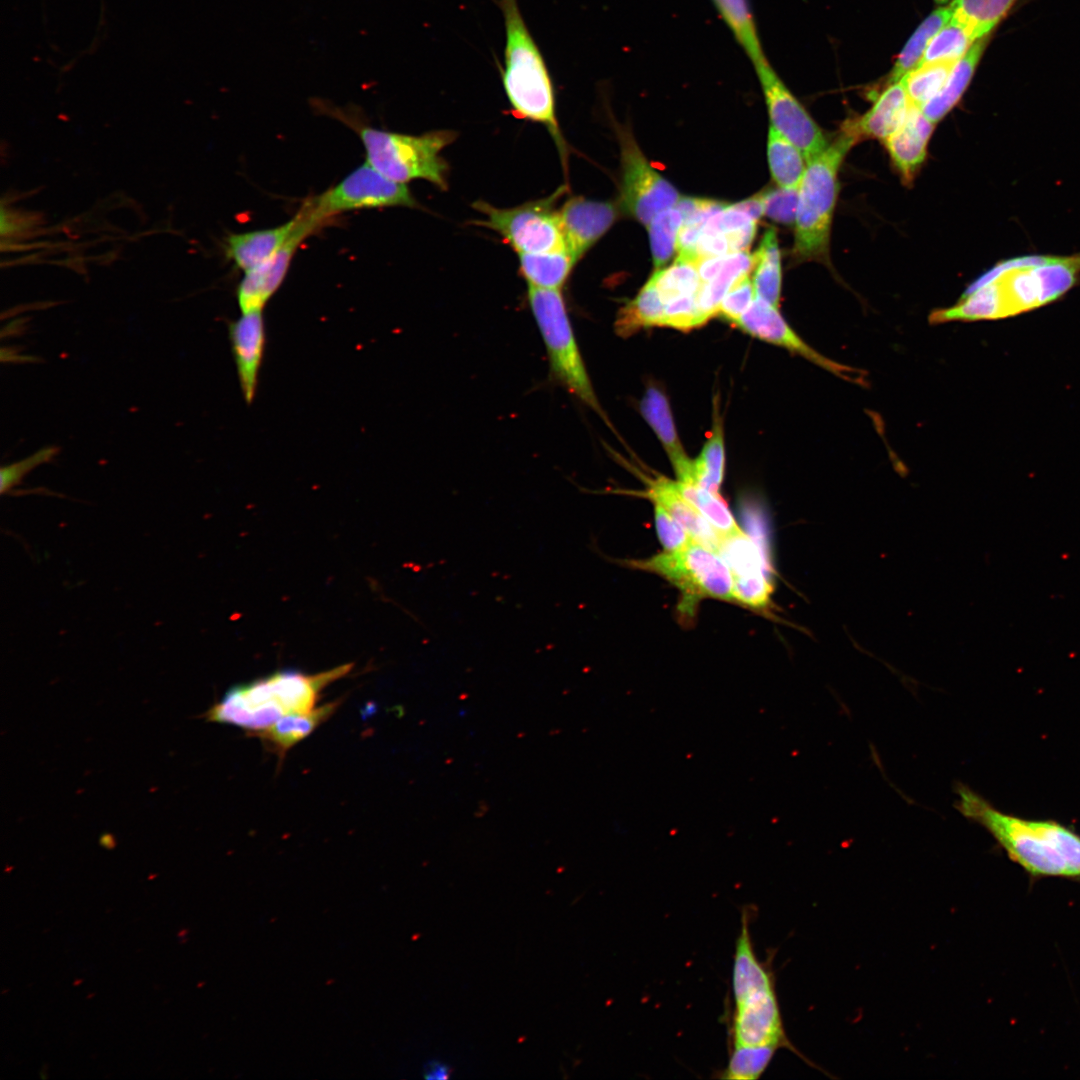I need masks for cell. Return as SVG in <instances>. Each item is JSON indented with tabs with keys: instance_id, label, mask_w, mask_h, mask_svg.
I'll use <instances>...</instances> for the list:
<instances>
[{
	"instance_id": "cell-1",
	"label": "cell",
	"mask_w": 1080,
	"mask_h": 1080,
	"mask_svg": "<svg viewBox=\"0 0 1080 1080\" xmlns=\"http://www.w3.org/2000/svg\"><path fill=\"white\" fill-rule=\"evenodd\" d=\"M1080 280V254L1029 255L997 263L973 281L959 301L937 309L929 322L999 320L1063 297Z\"/></svg>"
},
{
	"instance_id": "cell-2",
	"label": "cell",
	"mask_w": 1080,
	"mask_h": 1080,
	"mask_svg": "<svg viewBox=\"0 0 1080 1080\" xmlns=\"http://www.w3.org/2000/svg\"><path fill=\"white\" fill-rule=\"evenodd\" d=\"M955 806L984 827L1008 858L1033 877L1080 880V835L1051 819L1006 813L969 786L958 783Z\"/></svg>"
},
{
	"instance_id": "cell-3",
	"label": "cell",
	"mask_w": 1080,
	"mask_h": 1080,
	"mask_svg": "<svg viewBox=\"0 0 1080 1080\" xmlns=\"http://www.w3.org/2000/svg\"><path fill=\"white\" fill-rule=\"evenodd\" d=\"M497 5L504 20V63L499 69L508 112L515 118L543 125L565 163L567 147L558 124L554 85L545 58L518 0H497Z\"/></svg>"
},
{
	"instance_id": "cell-4",
	"label": "cell",
	"mask_w": 1080,
	"mask_h": 1080,
	"mask_svg": "<svg viewBox=\"0 0 1080 1080\" xmlns=\"http://www.w3.org/2000/svg\"><path fill=\"white\" fill-rule=\"evenodd\" d=\"M351 667L341 665L313 675L284 670L234 686L206 712V719L261 731L286 715L313 709L321 690Z\"/></svg>"
},
{
	"instance_id": "cell-5",
	"label": "cell",
	"mask_w": 1080,
	"mask_h": 1080,
	"mask_svg": "<svg viewBox=\"0 0 1080 1080\" xmlns=\"http://www.w3.org/2000/svg\"><path fill=\"white\" fill-rule=\"evenodd\" d=\"M858 141L842 130L825 150L806 163L798 188L793 256L830 266V234L837 201L838 174L849 150Z\"/></svg>"
},
{
	"instance_id": "cell-6",
	"label": "cell",
	"mask_w": 1080,
	"mask_h": 1080,
	"mask_svg": "<svg viewBox=\"0 0 1080 1080\" xmlns=\"http://www.w3.org/2000/svg\"><path fill=\"white\" fill-rule=\"evenodd\" d=\"M330 112L356 131L365 148L367 163L386 177L403 184L423 179L439 189H447L448 164L441 151L455 140L456 132L402 134L363 124L339 109Z\"/></svg>"
},
{
	"instance_id": "cell-7",
	"label": "cell",
	"mask_w": 1080,
	"mask_h": 1080,
	"mask_svg": "<svg viewBox=\"0 0 1080 1080\" xmlns=\"http://www.w3.org/2000/svg\"><path fill=\"white\" fill-rule=\"evenodd\" d=\"M527 298L545 344L551 377L609 423L587 373L561 291L528 287Z\"/></svg>"
},
{
	"instance_id": "cell-8",
	"label": "cell",
	"mask_w": 1080,
	"mask_h": 1080,
	"mask_svg": "<svg viewBox=\"0 0 1080 1080\" xmlns=\"http://www.w3.org/2000/svg\"><path fill=\"white\" fill-rule=\"evenodd\" d=\"M629 566L653 572L676 586L681 593L680 611L693 616L703 598L734 600L732 573L721 556L692 541L677 552H663Z\"/></svg>"
},
{
	"instance_id": "cell-9",
	"label": "cell",
	"mask_w": 1080,
	"mask_h": 1080,
	"mask_svg": "<svg viewBox=\"0 0 1080 1080\" xmlns=\"http://www.w3.org/2000/svg\"><path fill=\"white\" fill-rule=\"evenodd\" d=\"M565 191L561 186L546 198L511 208L478 200L472 206L484 218L473 224L497 232L518 254L567 249L556 209L557 200Z\"/></svg>"
},
{
	"instance_id": "cell-10",
	"label": "cell",
	"mask_w": 1080,
	"mask_h": 1080,
	"mask_svg": "<svg viewBox=\"0 0 1080 1080\" xmlns=\"http://www.w3.org/2000/svg\"><path fill=\"white\" fill-rule=\"evenodd\" d=\"M304 205L325 224L330 217L347 211L417 207V202L406 184L386 177L366 162L334 187L306 200Z\"/></svg>"
},
{
	"instance_id": "cell-11",
	"label": "cell",
	"mask_w": 1080,
	"mask_h": 1080,
	"mask_svg": "<svg viewBox=\"0 0 1080 1080\" xmlns=\"http://www.w3.org/2000/svg\"><path fill=\"white\" fill-rule=\"evenodd\" d=\"M620 143L623 210L648 225L659 212L673 207L679 198L676 188L648 162L629 128L616 127Z\"/></svg>"
},
{
	"instance_id": "cell-12",
	"label": "cell",
	"mask_w": 1080,
	"mask_h": 1080,
	"mask_svg": "<svg viewBox=\"0 0 1080 1080\" xmlns=\"http://www.w3.org/2000/svg\"><path fill=\"white\" fill-rule=\"evenodd\" d=\"M754 67L767 105L770 126L797 146L807 163L828 146L824 132L786 87L767 59Z\"/></svg>"
},
{
	"instance_id": "cell-13",
	"label": "cell",
	"mask_w": 1080,
	"mask_h": 1080,
	"mask_svg": "<svg viewBox=\"0 0 1080 1080\" xmlns=\"http://www.w3.org/2000/svg\"><path fill=\"white\" fill-rule=\"evenodd\" d=\"M735 325L745 333L795 353L835 376L856 385L866 386V373L838 363L807 344L786 322L778 307L755 297Z\"/></svg>"
},
{
	"instance_id": "cell-14",
	"label": "cell",
	"mask_w": 1080,
	"mask_h": 1080,
	"mask_svg": "<svg viewBox=\"0 0 1080 1080\" xmlns=\"http://www.w3.org/2000/svg\"><path fill=\"white\" fill-rule=\"evenodd\" d=\"M730 1039L738 1045L785 1046L789 1038L777 999L775 981L733 996Z\"/></svg>"
},
{
	"instance_id": "cell-15",
	"label": "cell",
	"mask_w": 1080,
	"mask_h": 1080,
	"mask_svg": "<svg viewBox=\"0 0 1080 1080\" xmlns=\"http://www.w3.org/2000/svg\"><path fill=\"white\" fill-rule=\"evenodd\" d=\"M295 218V226L286 243L268 261L245 273L237 289L242 313L262 310L285 279L300 244L322 226L303 207Z\"/></svg>"
},
{
	"instance_id": "cell-16",
	"label": "cell",
	"mask_w": 1080,
	"mask_h": 1080,
	"mask_svg": "<svg viewBox=\"0 0 1080 1080\" xmlns=\"http://www.w3.org/2000/svg\"><path fill=\"white\" fill-rule=\"evenodd\" d=\"M717 553L733 577L734 600L755 609H766L772 586L766 576L759 547L740 528L720 536Z\"/></svg>"
},
{
	"instance_id": "cell-17",
	"label": "cell",
	"mask_w": 1080,
	"mask_h": 1080,
	"mask_svg": "<svg viewBox=\"0 0 1080 1080\" xmlns=\"http://www.w3.org/2000/svg\"><path fill=\"white\" fill-rule=\"evenodd\" d=\"M558 216L566 248L578 262L612 226L617 209L611 202L575 196L562 204Z\"/></svg>"
},
{
	"instance_id": "cell-18",
	"label": "cell",
	"mask_w": 1080,
	"mask_h": 1080,
	"mask_svg": "<svg viewBox=\"0 0 1080 1080\" xmlns=\"http://www.w3.org/2000/svg\"><path fill=\"white\" fill-rule=\"evenodd\" d=\"M241 389L250 403L255 395L258 373L265 346L262 310L242 313L229 328Z\"/></svg>"
},
{
	"instance_id": "cell-19",
	"label": "cell",
	"mask_w": 1080,
	"mask_h": 1080,
	"mask_svg": "<svg viewBox=\"0 0 1080 1080\" xmlns=\"http://www.w3.org/2000/svg\"><path fill=\"white\" fill-rule=\"evenodd\" d=\"M911 106L903 83H891L877 96L865 114L847 120L841 129L858 142L867 138L884 141L904 122Z\"/></svg>"
},
{
	"instance_id": "cell-20",
	"label": "cell",
	"mask_w": 1080,
	"mask_h": 1080,
	"mask_svg": "<svg viewBox=\"0 0 1080 1080\" xmlns=\"http://www.w3.org/2000/svg\"><path fill=\"white\" fill-rule=\"evenodd\" d=\"M935 123L911 106L904 122L883 142L897 170L906 182H911L927 155V147Z\"/></svg>"
},
{
	"instance_id": "cell-21",
	"label": "cell",
	"mask_w": 1080,
	"mask_h": 1080,
	"mask_svg": "<svg viewBox=\"0 0 1080 1080\" xmlns=\"http://www.w3.org/2000/svg\"><path fill=\"white\" fill-rule=\"evenodd\" d=\"M644 496L662 506L698 543L717 552L720 536L705 517L679 491L676 481L665 476L645 478Z\"/></svg>"
},
{
	"instance_id": "cell-22",
	"label": "cell",
	"mask_w": 1080,
	"mask_h": 1080,
	"mask_svg": "<svg viewBox=\"0 0 1080 1080\" xmlns=\"http://www.w3.org/2000/svg\"><path fill=\"white\" fill-rule=\"evenodd\" d=\"M640 411L662 443L677 480L696 484L693 460L686 454L678 437L671 408L665 394L657 387H648L640 402Z\"/></svg>"
},
{
	"instance_id": "cell-23",
	"label": "cell",
	"mask_w": 1080,
	"mask_h": 1080,
	"mask_svg": "<svg viewBox=\"0 0 1080 1080\" xmlns=\"http://www.w3.org/2000/svg\"><path fill=\"white\" fill-rule=\"evenodd\" d=\"M296 223L288 222L268 229L230 234L225 240V255L245 273L268 261L288 240Z\"/></svg>"
},
{
	"instance_id": "cell-24",
	"label": "cell",
	"mask_w": 1080,
	"mask_h": 1080,
	"mask_svg": "<svg viewBox=\"0 0 1080 1080\" xmlns=\"http://www.w3.org/2000/svg\"><path fill=\"white\" fill-rule=\"evenodd\" d=\"M990 36L978 39L967 53L953 66L944 86L922 108V112L935 124L959 102L969 86Z\"/></svg>"
},
{
	"instance_id": "cell-25",
	"label": "cell",
	"mask_w": 1080,
	"mask_h": 1080,
	"mask_svg": "<svg viewBox=\"0 0 1080 1080\" xmlns=\"http://www.w3.org/2000/svg\"><path fill=\"white\" fill-rule=\"evenodd\" d=\"M339 705L338 701H333L306 712L286 715L271 726L253 734L269 744L279 755H284L291 747L328 720Z\"/></svg>"
},
{
	"instance_id": "cell-26",
	"label": "cell",
	"mask_w": 1080,
	"mask_h": 1080,
	"mask_svg": "<svg viewBox=\"0 0 1080 1080\" xmlns=\"http://www.w3.org/2000/svg\"><path fill=\"white\" fill-rule=\"evenodd\" d=\"M519 255V271L528 287L560 290L577 261L567 249Z\"/></svg>"
},
{
	"instance_id": "cell-27",
	"label": "cell",
	"mask_w": 1080,
	"mask_h": 1080,
	"mask_svg": "<svg viewBox=\"0 0 1080 1080\" xmlns=\"http://www.w3.org/2000/svg\"><path fill=\"white\" fill-rule=\"evenodd\" d=\"M754 269L753 255L747 250L726 255L719 273L710 281L702 283L697 293V309L701 326L717 316L720 303L732 286L742 275Z\"/></svg>"
},
{
	"instance_id": "cell-28",
	"label": "cell",
	"mask_w": 1080,
	"mask_h": 1080,
	"mask_svg": "<svg viewBox=\"0 0 1080 1080\" xmlns=\"http://www.w3.org/2000/svg\"><path fill=\"white\" fill-rule=\"evenodd\" d=\"M752 255L755 268L752 278L755 297L778 307L782 270L778 238L774 228H768L764 232L757 250Z\"/></svg>"
},
{
	"instance_id": "cell-29",
	"label": "cell",
	"mask_w": 1080,
	"mask_h": 1080,
	"mask_svg": "<svg viewBox=\"0 0 1080 1080\" xmlns=\"http://www.w3.org/2000/svg\"><path fill=\"white\" fill-rule=\"evenodd\" d=\"M664 302L650 277L634 299L620 308L615 320V331L628 337L644 328L661 327Z\"/></svg>"
},
{
	"instance_id": "cell-30",
	"label": "cell",
	"mask_w": 1080,
	"mask_h": 1080,
	"mask_svg": "<svg viewBox=\"0 0 1080 1080\" xmlns=\"http://www.w3.org/2000/svg\"><path fill=\"white\" fill-rule=\"evenodd\" d=\"M1018 0H953L952 19L978 40L990 36Z\"/></svg>"
},
{
	"instance_id": "cell-31",
	"label": "cell",
	"mask_w": 1080,
	"mask_h": 1080,
	"mask_svg": "<svg viewBox=\"0 0 1080 1080\" xmlns=\"http://www.w3.org/2000/svg\"><path fill=\"white\" fill-rule=\"evenodd\" d=\"M767 157L772 178L778 187L798 189L806 169V160L799 148L772 126L768 133Z\"/></svg>"
},
{
	"instance_id": "cell-32",
	"label": "cell",
	"mask_w": 1080,
	"mask_h": 1080,
	"mask_svg": "<svg viewBox=\"0 0 1080 1080\" xmlns=\"http://www.w3.org/2000/svg\"><path fill=\"white\" fill-rule=\"evenodd\" d=\"M951 6L940 7L930 13L917 27L904 45L888 76V84L900 81L921 61L933 36L951 19Z\"/></svg>"
},
{
	"instance_id": "cell-33",
	"label": "cell",
	"mask_w": 1080,
	"mask_h": 1080,
	"mask_svg": "<svg viewBox=\"0 0 1080 1080\" xmlns=\"http://www.w3.org/2000/svg\"><path fill=\"white\" fill-rule=\"evenodd\" d=\"M713 416L712 433L693 460V470L697 485L719 495L725 468V444L723 422L716 401Z\"/></svg>"
},
{
	"instance_id": "cell-34",
	"label": "cell",
	"mask_w": 1080,
	"mask_h": 1080,
	"mask_svg": "<svg viewBox=\"0 0 1080 1080\" xmlns=\"http://www.w3.org/2000/svg\"><path fill=\"white\" fill-rule=\"evenodd\" d=\"M754 66L766 60L748 0H712Z\"/></svg>"
},
{
	"instance_id": "cell-35",
	"label": "cell",
	"mask_w": 1080,
	"mask_h": 1080,
	"mask_svg": "<svg viewBox=\"0 0 1080 1080\" xmlns=\"http://www.w3.org/2000/svg\"><path fill=\"white\" fill-rule=\"evenodd\" d=\"M976 41L963 25L951 17L933 36L919 64L956 63Z\"/></svg>"
},
{
	"instance_id": "cell-36",
	"label": "cell",
	"mask_w": 1080,
	"mask_h": 1080,
	"mask_svg": "<svg viewBox=\"0 0 1080 1080\" xmlns=\"http://www.w3.org/2000/svg\"><path fill=\"white\" fill-rule=\"evenodd\" d=\"M651 278L664 304L680 297L696 295L702 285L695 263L680 257L669 267L656 270Z\"/></svg>"
},
{
	"instance_id": "cell-37",
	"label": "cell",
	"mask_w": 1080,
	"mask_h": 1080,
	"mask_svg": "<svg viewBox=\"0 0 1080 1080\" xmlns=\"http://www.w3.org/2000/svg\"><path fill=\"white\" fill-rule=\"evenodd\" d=\"M955 63L938 62L919 64L900 81L913 106L922 108L944 86Z\"/></svg>"
},
{
	"instance_id": "cell-38",
	"label": "cell",
	"mask_w": 1080,
	"mask_h": 1080,
	"mask_svg": "<svg viewBox=\"0 0 1080 1080\" xmlns=\"http://www.w3.org/2000/svg\"><path fill=\"white\" fill-rule=\"evenodd\" d=\"M676 485L684 498L705 517L719 536L739 529L720 495L714 494L694 483L677 480Z\"/></svg>"
},
{
	"instance_id": "cell-39",
	"label": "cell",
	"mask_w": 1080,
	"mask_h": 1080,
	"mask_svg": "<svg viewBox=\"0 0 1080 1080\" xmlns=\"http://www.w3.org/2000/svg\"><path fill=\"white\" fill-rule=\"evenodd\" d=\"M778 1049L772 1045H732L727 1066L718 1077L728 1080L759 1079Z\"/></svg>"
},
{
	"instance_id": "cell-40",
	"label": "cell",
	"mask_w": 1080,
	"mask_h": 1080,
	"mask_svg": "<svg viewBox=\"0 0 1080 1080\" xmlns=\"http://www.w3.org/2000/svg\"><path fill=\"white\" fill-rule=\"evenodd\" d=\"M683 221L681 212L673 206L656 214L648 224L650 248L656 270L662 269L676 250Z\"/></svg>"
},
{
	"instance_id": "cell-41",
	"label": "cell",
	"mask_w": 1080,
	"mask_h": 1080,
	"mask_svg": "<svg viewBox=\"0 0 1080 1080\" xmlns=\"http://www.w3.org/2000/svg\"><path fill=\"white\" fill-rule=\"evenodd\" d=\"M754 296L755 292L750 275L744 274L740 276L724 295L717 315L735 324L748 310L755 299Z\"/></svg>"
},
{
	"instance_id": "cell-42",
	"label": "cell",
	"mask_w": 1080,
	"mask_h": 1080,
	"mask_svg": "<svg viewBox=\"0 0 1080 1080\" xmlns=\"http://www.w3.org/2000/svg\"><path fill=\"white\" fill-rule=\"evenodd\" d=\"M764 215L771 220L790 225L795 222L798 189L775 188L761 193Z\"/></svg>"
},
{
	"instance_id": "cell-43",
	"label": "cell",
	"mask_w": 1080,
	"mask_h": 1080,
	"mask_svg": "<svg viewBox=\"0 0 1080 1080\" xmlns=\"http://www.w3.org/2000/svg\"><path fill=\"white\" fill-rule=\"evenodd\" d=\"M696 295L680 297L667 302L661 327L689 330L700 327Z\"/></svg>"
},
{
	"instance_id": "cell-44",
	"label": "cell",
	"mask_w": 1080,
	"mask_h": 1080,
	"mask_svg": "<svg viewBox=\"0 0 1080 1080\" xmlns=\"http://www.w3.org/2000/svg\"><path fill=\"white\" fill-rule=\"evenodd\" d=\"M658 538L666 552H677L695 541L685 529L660 505L654 504Z\"/></svg>"
},
{
	"instance_id": "cell-45",
	"label": "cell",
	"mask_w": 1080,
	"mask_h": 1080,
	"mask_svg": "<svg viewBox=\"0 0 1080 1080\" xmlns=\"http://www.w3.org/2000/svg\"><path fill=\"white\" fill-rule=\"evenodd\" d=\"M56 453V448L47 447L35 452L33 455L1 468V493L9 491L17 485L30 470L36 466L50 461Z\"/></svg>"
},
{
	"instance_id": "cell-46",
	"label": "cell",
	"mask_w": 1080,
	"mask_h": 1080,
	"mask_svg": "<svg viewBox=\"0 0 1080 1080\" xmlns=\"http://www.w3.org/2000/svg\"><path fill=\"white\" fill-rule=\"evenodd\" d=\"M737 210L745 212L754 220L758 221L764 215V202L761 193L748 199L731 204Z\"/></svg>"
},
{
	"instance_id": "cell-47",
	"label": "cell",
	"mask_w": 1080,
	"mask_h": 1080,
	"mask_svg": "<svg viewBox=\"0 0 1080 1080\" xmlns=\"http://www.w3.org/2000/svg\"><path fill=\"white\" fill-rule=\"evenodd\" d=\"M449 1076V1069L446 1065L439 1062H431L425 1068V1077L427 1079H446Z\"/></svg>"
},
{
	"instance_id": "cell-48",
	"label": "cell",
	"mask_w": 1080,
	"mask_h": 1080,
	"mask_svg": "<svg viewBox=\"0 0 1080 1080\" xmlns=\"http://www.w3.org/2000/svg\"><path fill=\"white\" fill-rule=\"evenodd\" d=\"M935 1H936L937 3H939V4H942V3H945V2H947L948 0H935Z\"/></svg>"
}]
</instances>
